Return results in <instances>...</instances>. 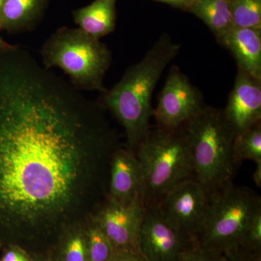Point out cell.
<instances>
[{
    "label": "cell",
    "instance_id": "obj_21",
    "mask_svg": "<svg viewBox=\"0 0 261 261\" xmlns=\"http://www.w3.org/2000/svg\"><path fill=\"white\" fill-rule=\"evenodd\" d=\"M240 245L255 251L261 252V211L250 221Z\"/></svg>",
    "mask_w": 261,
    "mask_h": 261
},
{
    "label": "cell",
    "instance_id": "obj_27",
    "mask_svg": "<svg viewBox=\"0 0 261 261\" xmlns=\"http://www.w3.org/2000/svg\"><path fill=\"white\" fill-rule=\"evenodd\" d=\"M254 181L258 187H261V163H256V169L253 175Z\"/></svg>",
    "mask_w": 261,
    "mask_h": 261
},
{
    "label": "cell",
    "instance_id": "obj_5",
    "mask_svg": "<svg viewBox=\"0 0 261 261\" xmlns=\"http://www.w3.org/2000/svg\"><path fill=\"white\" fill-rule=\"evenodd\" d=\"M181 128L191 153L195 179L210 191L232 181L237 164L233 156L236 133L223 110L205 106Z\"/></svg>",
    "mask_w": 261,
    "mask_h": 261
},
{
    "label": "cell",
    "instance_id": "obj_4",
    "mask_svg": "<svg viewBox=\"0 0 261 261\" xmlns=\"http://www.w3.org/2000/svg\"><path fill=\"white\" fill-rule=\"evenodd\" d=\"M42 64L46 69L59 68L79 91L107 89L104 78L112 64V51L100 39H94L80 28L57 29L43 44Z\"/></svg>",
    "mask_w": 261,
    "mask_h": 261
},
{
    "label": "cell",
    "instance_id": "obj_3",
    "mask_svg": "<svg viewBox=\"0 0 261 261\" xmlns=\"http://www.w3.org/2000/svg\"><path fill=\"white\" fill-rule=\"evenodd\" d=\"M135 152L142 168L145 208L156 207L171 189L195 178L191 153L182 128L151 126Z\"/></svg>",
    "mask_w": 261,
    "mask_h": 261
},
{
    "label": "cell",
    "instance_id": "obj_13",
    "mask_svg": "<svg viewBox=\"0 0 261 261\" xmlns=\"http://www.w3.org/2000/svg\"><path fill=\"white\" fill-rule=\"evenodd\" d=\"M216 40L231 53L238 68L261 80V29L234 27Z\"/></svg>",
    "mask_w": 261,
    "mask_h": 261
},
{
    "label": "cell",
    "instance_id": "obj_22",
    "mask_svg": "<svg viewBox=\"0 0 261 261\" xmlns=\"http://www.w3.org/2000/svg\"><path fill=\"white\" fill-rule=\"evenodd\" d=\"M176 261H227L224 254L206 250L194 245L182 252Z\"/></svg>",
    "mask_w": 261,
    "mask_h": 261
},
{
    "label": "cell",
    "instance_id": "obj_24",
    "mask_svg": "<svg viewBox=\"0 0 261 261\" xmlns=\"http://www.w3.org/2000/svg\"><path fill=\"white\" fill-rule=\"evenodd\" d=\"M28 252L17 245H10L0 261H32Z\"/></svg>",
    "mask_w": 261,
    "mask_h": 261
},
{
    "label": "cell",
    "instance_id": "obj_30",
    "mask_svg": "<svg viewBox=\"0 0 261 261\" xmlns=\"http://www.w3.org/2000/svg\"><path fill=\"white\" fill-rule=\"evenodd\" d=\"M32 261H46V260H44V259L40 258V257L36 256V257H32Z\"/></svg>",
    "mask_w": 261,
    "mask_h": 261
},
{
    "label": "cell",
    "instance_id": "obj_18",
    "mask_svg": "<svg viewBox=\"0 0 261 261\" xmlns=\"http://www.w3.org/2000/svg\"><path fill=\"white\" fill-rule=\"evenodd\" d=\"M233 156L237 164L245 160L261 163V122L236 134L233 144Z\"/></svg>",
    "mask_w": 261,
    "mask_h": 261
},
{
    "label": "cell",
    "instance_id": "obj_15",
    "mask_svg": "<svg viewBox=\"0 0 261 261\" xmlns=\"http://www.w3.org/2000/svg\"><path fill=\"white\" fill-rule=\"evenodd\" d=\"M48 0H5L0 30L9 33L30 31L40 21Z\"/></svg>",
    "mask_w": 261,
    "mask_h": 261
},
{
    "label": "cell",
    "instance_id": "obj_26",
    "mask_svg": "<svg viewBox=\"0 0 261 261\" xmlns=\"http://www.w3.org/2000/svg\"><path fill=\"white\" fill-rule=\"evenodd\" d=\"M154 1L166 3L173 8L187 11V8L193 3L194 0H154Z\"/></svg>",
    "mask_w": 261,
    "mask_h": 261
},
{
    "label": "cell",
    "instance_id": "obj_19",
    "mask_svg": "<svg viewBox=\"0 0 261 261\" xmlns=\"http://www.w3.org/2000/svg\"><path fill=\"white\" fill-rule=\"evenodd\" d=\"M88 261H112L116 249L96 221L86 229Z\"/></svg>",
    "mask_w": 261,
    "mask_h": 261
},
{
    "label": "cell",
    "instance_id": "obj_12",
    "mask_svg": "<svg viewBox=\"0 0 261 261\" xmlns=\"http://www.w3.org/2000/svg\"><path fill=\"white\" fill-rule=\"evenodd\" d=\"M108 199L123 205L142 200V168L133 149L118 147L111 158Z\"/></svg>",
    "mask_w": 261,
    "mask_h": 261
},
{
    "label": "cell",
    "instance_id": "obj_28",
    "mask_svg": "<svg viewBox=\"0 0 261 261\" xmlns=\"http://www.w3.org/2000/svg\"><path fill=\"white\" fill-rule=\"evenodd\" d=\"M0 33H1V31H0ZM14 46V44H9V43L5 41V39L2 37L1 34H0V53L8 50Z\"/></svg>",
    "mask_w": 261,
    "mask_h": 261
},
{
    "label": "cell",
    "instance_id": "obj_1",
    "mask_svg": "<svg viewBox=\"0 0 261 261\" xmlns=\"http://www.w3.org/2000/svg\"><path fill=\"white\" fill-rule=\"evenodd\" d=\"M80 92L20 46L0 53V227L24 250L75 226L119 147Z\"/></svg>",
    "mask_w": 261,
    "mask_h": 261
},
{
    "label": "cell",
    "instance_id": "obj_17",
    "mask_svg": "<svg viewBox=\"0 0 261 261\" xmlns=\"http://www.w3.org/2000/svg\"><path fill=\"white\" fill-rule=\"evenodd\" d=\"M75 226L68 228L57 239L55 261H88L86 229L82 231Z\"/></svg>",
    "mask_w": 261,
    "mask_h": 261
},
{
    "label": "cell",
    "instance_id": "obj_8",
    "mask_svg": "<svg viewBox=\"0 0 261 261\" xmlns=\"http://www.w3.org/2000/svg\"><path fill=\"white\" fill-rule=\"evenodd\" d=\"M210 190L195 178L181 182L166 194L157 207L173 227L195 241L205 216Z\"/></svg>",
    "mask_w": 261,
    "mask_h": 261
},
{
    "label": "cell",
    "instance_id": "obj_23",
    "mask_svg": "<svg viewBox=\"0 0 261 261\" xmlns=\"http://www.w3.org/2000/svg\"><path fill=\"white\" fill-rule=\"evenodd\" d=\"M227 261H261V252L238 245L224 254Z\"/></svg>",
    "mask_w": 261,
    "mask_h": 261
},
{
    "label": "cell",
    "instance_id": "obj_16",
    "mask_svg": "<svg viewBox=\"0 0 261 261\" xmlns=\"http://www.w3.org/2000/svg\"><path fill=\"white\" fill-rule=\"evenodd\" d=\"M187 12L202 20L216 39L234 27L229 0H195Z\"/></svg>",
    "mask_w": 261,
    "mask_h": 261
},
{
    "label": "cell",
    "instance_id": "obj_32",
    "mask_svg": "<svg viewBox=\"0 0 261 261\" xmlns=\"http://www.w3.org/2000/svg\"><path fill=\"white\" fill-rule=\"evenodd\" d=\"M194 1H195V0H194Z\"/></svg>",
    "mask_w": 261,
    "mask_h": 261
},
{
    "label": "cell",
    "instance_id": "obj_31",
    "mask_svg": "<svg viewBox=\"0 0 261 261\" xmlns=\"http://www.w3.org/2000/svg\"><path fill=\"white\" fill-rule=\"evenodd\" d=\"M0 247H1V242H0Z\"/></svg>",
    "mask_w": 261,
    "mask_h": 261
},
{
    "label": "cell",
    "instance_id": "obj_20",
    "mask_svg": "<svg viewBox=\"0 0 261 261\" xmlns=\"http://www.w3.org/2000/svg\"><path fill=\"white\" fill-rule=\"evenodd\" d=\"M233 25L261 29V0H229Z\"/></svg>",
    "mask_w": 261,
    "mask_h": 261
},
{
    "label": "cell",
    "instance_id": "obj_7",
    "mask_svg": "<svg viewBox=\"0 0 261 261\" xmlns=\"http://www.w3.org/2000/svg\"><path fill=\"white\" fill-rule=\"evenodd\" d=\"M203 96L177 65L170 70L152 116L156 125L168 129H178L205 107Z\"/></svg>",
    "mask_w": 261,
    "mask_h": 261
},
{
    "label": "cell",
    "instance_id": "obj_11",
    "mask_svg": "<svg viewBox=\"0 0 261 261\" xmlns=\"http://www.w3.org/2000/svg\"><path fill=\"white\" fill-rule=\"evenodd\" d=\"M223 113L236 134L260 123L261 80L238 68L234 84Z\"/></svg>",
    "mask_w": 261,
    "mask_h": 261
},
{
    "label": "cell",
    "instance_id": "obj_9",
    "mask_svg": "<svg viewBox=\"0 0 261 261\" xmlns=\"http://www.w3.org/2000/svg\"><path fill=\"white\" fill-rule=\"evenodd\" d=\"M194 245L191 238L168 224L157 207L145 208L138 239L145 261H176Z\"/></svg>",
    "mask_w": 261,
    "mask_h": 261
},
{
    "label": "cell",
    "instance_id": "obj_29",
    "mask_svg": "<svg viewBox=\"0 0 261 261\" xmlns=\"http://www.w3.org/2000/svg\"><path fill=\"white\" fill-rule=\"evenodd\" d=\"M4 2L5 0H0V21H1L2 10H3V5H4Z\"/></svg>",
    "mask_w": 261,
    "mask_h": 261
},
{
    "label": "cell",
    "instance_id": "obj_25",
    "mask_svg": "<svg viewBox=\"0 0 261 261\" xmlns=\"http://www.w3.org/2000/svg\"><path fill=\"white\" fill-rule=\"evenodd\" d=\"M112 261H145L139 250L124 249L117 250Z\"/></svg>",
    "mask_w": 261,
    "mask_h": 261
},
{
    "label": "cell",
    "instance_id": "obj_14",
    "mask_svg": "<svg viewBox=\"0 0 261 261\" xmlns=\"http://www.w3.org/2000/svg\"><path fill=\"white\" fill-rule=\"evenodd\" d=\"M117 0H94L84 8L73 10L78 28L96 39L116 30Z\"/></svg>",
    "mask_w": 261,
    "mask_h": 261
},
{
    "label": "cell",
    "instance_id": "obj_10",
    "mask_svg": "<svg viewBox=\"0 0 261 261\" xmlns=\"http://www.w3.org/2000/svg\"><path fill=\"white\" fill-rule=\"evenodd\" d=\"M145 207L141 199L123 205L108 198L95 221L111 240L116 250L138 249L139 233Z\"/></svg>",
    "mask_w": 261,
    "mask_h": 261
},
{
    "label": "cell",
    "instance_id": "obj_6",
    "mask_svg": "<svg viewBox=\"0 0 261 261\" xmlns=\"http://www.w3.org/2000/svg\"><path fill=\"white\" fill-rule=\"evenodd\" d=\"M260 211V197L251 189L230 181L211 190L194 243L225 254L240 245L247 226Z\"/></svg>",
    "mask_w": 261,
    "mask_h": 261
},
{
    "label": "cell",
    "instance_id": "obj_2",
    "mask_svg": "<svg viewBox=\"0 0 261 261\" xmlns=\"http://www.w3.org/2000/svg\"><path fill=\"white\" fill-rule=\"evenodd\" d=\"M180 49L181 45L164 33L139 63L127 68L118 83L101 94L98 102L121 123L128 147L134 151L150 128L156 85Z\"/></svg>",
    "mask_w": 261,
    "mask_h": 261
}]
</instances>
